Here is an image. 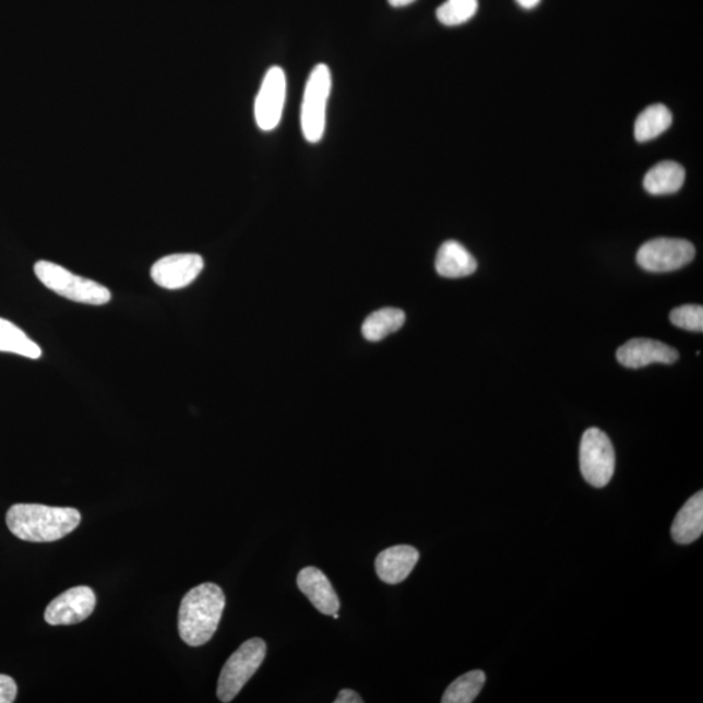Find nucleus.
<instances>
[{"instance_id":"nucleus-22","label":"nucleus","mask_w":703,"mask_h":703,"mask_svg":"<svg viewBox=\"0 0 703 703\" xmlns=\"http://www.w3.org/2000/svg\"><path fill=\"white\" fill-rule=\"evenodd\" d=\"M669 320L676 327L702 333L703 308L701 306H684L672 310Z\"/></svg>"},{"instance_id":"nucleus-19","label":"nucleus","mask_w":703,"mask_h":703,"mask_svg":"<svg viewBox=\"0 0 703 703\" xmlns=\"http://www.w3.org/2000/svg\"><path fill=\"white\" fill-rule=\"evenodd\" d=\"M672 124V114L665 105H653L639 115L634 123V138L646 142L660 136Z\"/></svg>"},{"instance_id":"nucleus-3","label":"nucleus","mask_w":703,"mask_h":703,"mask_svg":"<svg viewBox=\"0 0 703 703\" xmlns=\"http://www.w3.org/2000/svg\"><path fill=\"white\" fill-rule=\"evenodd\" d=\"M35 274L46 288L71 301L85 306H106L111 301L110 289L103 284L73 274L57 263L38 261Z\"/></svg>"},{"instance_id":"nucleus-12","label":"nucleus","mask_w":703,"mask_h":703,"mask_svg":"<svg viewBox=\"0 0 703 703\" xmlns=\"http://www.w3.org/2000/svg\"><path fill=\"white\" fill-rule=\"evenodd\" d=\"M297 586L318 611L334 615L339 611L341 600L326 574L314 567H307L297 576Z\"/></svg>"},{"instance_id":"nucleus-9","label":"nucleus","mask_w":703,"mask_h":703,"mask_svg":"<svg viewBox=\"0 0 703 703\" xmlns=\"http://www.w3.org/2000/svg\"><path fill=\"white\" fill-rule=\"evenodd\" d=\"M97 598L92 587L76 586L60 594L45 611V620L50 625H72L91 617L96 608Z\"/></svg>"},{"instance_id":"nucleus-11","label":"nucleus","mask_w":703,"mask_h":703,"mask_svg":"<svg viewBox=\"0 0 703 703\" xmlns=\"http://www.w3.org/2000/svg\"><path fill=\"white\" fill-rule=\"evenodd\" d=\"M617 357L623 367L640 369L652 364L671 365L679 360V352L659 341L632 339L618 349Z\"/></svg>"},{"instance_id":"nucleus-5","label":"nucleus","mask_w":703,"mask_h":703,"mask_svg":"<svg viewBox=\"0 0 703 703\" xmlns=\"http://www.w3.org/2000/svg\"><path fill=\"white\" fill-rule=\"evenodd\" d=\"M266 644L262 639L248 640L226 662L218 681L216 695L221 702H231L252 676L259 671L266 657Z\"/></svg>"},{"instance_id":"nucleus-16","label":"nucleus","mask_w":703,"mask_h":703,"mask_svg":"<svg viewBox=\"0 0 703 703\" xmlns=\"http://www.w3.org/2000/svg\"><path fill=\"white\" fill-rule=\"evenodd\" d=\"M684 181V167L674 160H664L645 175L644 188L653 195H666L679 192Z\"/></svg>"},{"instance_id":"nucleus-6","label":"nucleus","mask_w":703,"mask_h":703,"mask_svg":"<svg viewBox=\"0 0 703 703\" xmlns=\"http://www.w3.org/2000/svg\"><path fill=\"white\" fill-rule=\"evenodd\" d=\"M580 469L585 481L601 489L610 484L615 473V450L606 432L591 428L580 444Z\"/></svg>"},{"instance_id":"nucleus-23","label":"nucleus","mask_w":703,"mask_h":703,"mask_svg":"<svg viewBox=\"0 0 703 703\" xmlns=\"http://www.w3.org/2000/svg\"><path fill=\"white\" fill-rule=\"evenodd\" d=\"M17 686L9 675H0V703L15 702Z\"/></svg>"},{"instance_id":"nucleus-10","label":"nucleus","mask_w":703,"mask_h":703,"mask_svg":"<svg viewBox=\"0 0 703 703\" xmlns=\"http://www.w3.org/2000/svg\"><path fill=\"white\" fill-rule=\"evenodd\" d=\"M204 266V259L200 254H170L154 263L151 275L154 283L162 288L181 289L198 279Z\"/></svg>"},{"instance_id":"nucleus-25","label":"nucleus","mask_w":703,"mask_h":703,"mask_svg":"<svg viewBox=\"0 0 703 703\" xmlns=\"http://www.w3.org/2000/svg\"><path fill=\"white\" fill-rule=\"evenodd\" d=\"M519 5H522L525 10H532L534 7H537L540 0H516Z\"/></svg>"},{"instance_id":"nucleus-17","label":"nucleus","mask_w":703,"mask_h":703,"mask_svg":"<svg viewBox=\"0 0 703 703\" xmlns=\"http://www.w3.org/2000/svg\"><path fill=\"white\" fill-rule=\"evenodd\" d=\"M0 352L38 360L43 349L24 331L4 318H0Z\"/></svg>"},{"instance_id":"nucleus-21","label":"nucleus","mask_w":703,"mask_h":703,"mask_svg":"<svg viewBox=\"0 0 703 703\" xmlns=\"http://www.w3.org/2000/svg\"><path fill=\"white\" fill-rule=\"evenodd\" d=\"M478 11V0H448L437 10L439 22L456 26L469 22Z\"/></svg>"},{"instance_id":"nucleus-15","label":"nucleus","mask_w":703,"mask_h":703,"mask_svg":"<svg viewBox=\"0 0 703 703\" xmlns=\"http://www.w3.org/2000/svg\"><path fill=\"white\" fill-rule=\"evenodd\" d=\"M703 533V492L695 493L682 505L671 527L676 544L689 545L698 540Z\"/></svg>"},{"instance_id":"nucleus-8","label":"nucleus","mask_w":703,"mask_h":703,"mask_svg":"<svg viewBox=\"0 0 703 703\" xmlns=\"http://www.w3.org/2000/svg\"><path fill=\"white\" fill-rule=\"evenodd\" d=\"M287 79L281 67H272L262 80L257 94L254 117L263 132L274 131L279 126L286 104Z\"/></svg>"},{"instance_id":"nucleus-20","label":"nucleus","mask_w":703,"mask_h":703,"mask_svg":"<svg viewBox=\"0 0 703 703\" xmlns=\"http://www.w3.org/2000/svg\"><path fill=\"white\" fill-rule=\"evenodd\" d=\"M486 682V675L479 669L460 676L445 689L443 703H472L481 693Z\"/></svg>"},{"instance_id":"nucleus-1","label":"nucleus","mask_w":703,"mask_h":703,"mask_svg":"<svg viewBox=\"0 0 703 703\" xmlns=\"http://www.w3.org/2000/svg\"><path fill=\"white\" fill-rule=\"evenodd\" d=\"M13 536L25 543H56L71 534L81 523L78 510L43 504H15L5 516Z\"/></svg>"},{"instance_id":"nucleus-24","label":"nucleus","mask_w":703,"mask_h":703,"mask_svg":"<svg viewBox=\"0 0 703 703\" xmlns=\"http://www.w3.org/2000/svg\"><path fill=\"white\" fill-rule=\"evenodd\" d=\"M364 700L361 699L360 694H357L355 691H352V689H342L339 694H337V699L334 700V703H362Z\"/></svg>"},{"instance_id":"nucleus-18","label":"nucleus","mask_w":703,"mask_h":703,"mask_svg":"<svg viewBox=\"0 0 703 703\" xmlns=\"http://www.w3.org/2000/svg\"><path fill=\"white\" fill-rule=\"evenodd\" d=\"M405 314L401 309L384 308L371 313L362 324V335L369 342H380L403 327Z\"/></svg>"},{"instance_id":"nucleus-4","label":"nucleus","mask_w":703,"mask_h":703,"mask_svg":"<svg viewBox=\"0 0 703 703\" xmlns=\"http://www.w3.org/2000/svg\"><path fill=\"white\" fill-rule=\"evenodd\" d=\"M333 86L331 72L326 64H318L307 81L301 105V130L310 144L323 139L326 130L327 103Z\"/></svg>"},{"instance_id":"nucleus-26","label":"nucleus","mask_w":703,"mask_h":703,"mask_svg":"<svg viewBox=\"0 0 703 703\" xmlns=\"http://www.w3.org/2000/svg\"><path fill=\"white\" fill-rule=\"evenodd\" d=\"M416 2V0H389L392 7H405Z\"/></svg>"},{"instance_id":"nucleus-2","label":"nucleus","mask_w":703,"mask_h":703,"mask_svg":"<svg viewBox=\"0 0 703 703\" xmlns=\"http://www.w3.org/2000/svg\"><path fill=\"white\" fill-rule=\"evenodd\" d=\"M226 607L225 593L218 585L205 583L193 587L182 598L179 610V633L189 646L211 641Z\"/></svg>"},{"instance_id":"nucleus-7","label":"nucleus","mask_w":703,"mask_h":703,"mask_svg":"<svg viewBox=\"0 0 703 703\" xmlns=\"http://www.w3.org/2000/svg\"><path fill=\"white\" fill-rule=\"evenodd\" d=\"M695 255L692 242L682 239L659 238L645 242L639 249V265L651 273H671L691 263Z\"/></svg>"},{"instance_id":"nucleus-13","label":"nucleus","mask_w":703,"mask_h":703,"mask_svg":"<svg viewBox=\"0 0 703 703\" xmlns=\"http://www.w3.org/2000/svg\"><path fill=\"white\" fill-rule=\"evenodd\" d=\"M420 559L414 546L397 545L380 552L376 559V571L383 583L396 585L403 583Z\"/></svg>"},{"instance_id":"nucleus-14","label":"nucleus","mask_w":703,"mask_h":703,"mask_svg":"<svg viewBox=\"0 0 703 703\" xmlns=\"http://www.w3.org/2000/svg\"><path fill=\"white\" fill-rule=\"evenodd\" d=\"M436 269L443 278H465L476 272L477 261L460 242L449 240L438 250Z\"/></svg>"}]
</instances>
